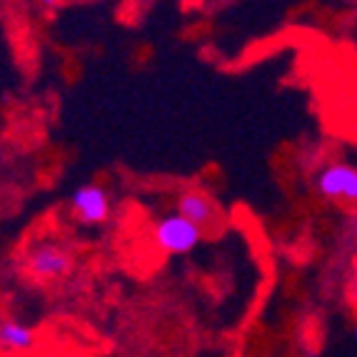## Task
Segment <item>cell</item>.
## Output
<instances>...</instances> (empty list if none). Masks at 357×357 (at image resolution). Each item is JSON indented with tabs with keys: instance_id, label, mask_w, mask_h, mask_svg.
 Returning a JSON list of instances; mask_svg holds the SVG:
<instances>
[{
	"instance_id": "cell-6",
	"label": "cell",
	"mask_w": 357,
	"mask_h": 357,
	"mask_svg": "<svg viewBox=\"0 0 357 357\" xmlns=\"http://www.w3.org/2000/svg\"><path fill=\"white\" fill-rule=\"evenodd\" d=\"M38 342V333L20 320L3 317L0 320V347L10 352H28Z\"/></svg>"
},
{
	"instance_id": "cell-7",
	"label": "cell",
	"mask_w": 357,
	"mask_h": 357,
	"mask_svg": "<svg viewBox=\"0 0 357 357\" xmlns=\"http://www.w3.org/2000/svg\"><path fill=\"white\" fill-rule=\"evenodd\" d=\"M60 3H63V0H38V6H40V10L45 13V15H55V13L60 10Z\"/></svg>"
},
{
	"instance_id": "cell-4",
	"label": "cell",
	"mask_w": 357,
	"mask_h": 357,
	"mask_svg": "<svg viewBox=\"0 0 357 357\" xmlns=\"http://www.w3.org/2000/svg\"><path fill=\"white\" fill-rule=\"evenodd\" d=\"M312 188L328 203H357V167L330 162L312 175Z\"/></svg>"
},
{
	"instance_id": "cell-1",
	"label": "cell",
	"mask_w": 357,
	"mask_h": 357,
	"mask_svg": "<svg viewBox=\"0 0 357 357\" xmlns=\"http://www.w3.org/2000/svg\"><path fill=\"white\" fill-rule=\"evenodd\" d=\"M23 268L36 282H60L73 273L75 257L58 240H36L25 250Z\"/></svg>"
},
{
	"instance_id": "cell-5",
	"label": "cell",
	"mask_w": 357,
	"mask_h": 357,
	"mask_svg": "<svg viewBox=\"0 0 357 357\" xmlns=\"http://www.w3.org/2000/svg\"><path fill=\"white\" fill-rule=\"evenodd\" d=\"M175 213H180L195 225L205 227L215 220V203L200 190H185L175 200Z\"/></svg>"
},
{
	"instance_id": "cell-2",
	"label": "cell",
	"mask_w": 357,
	"mask_h": 357,
	"mask_svg": "<svg viewBox=\"0 0 357 357\" xmlns=\"http://www.w3.org/2000/svg\"><path fill=\"white\" fill-rule=\"evenodd\" d=\"M200 243H203V227L180 213L162 215L153 227V245L165 255H188Z\"/></svg>"
},
{
	"instance_id": "cell-3",
	"label": "cell",
	"mask_w": 357,
	"mask_h": 357,
	"mask_svg": "<svg viewBox=\"0 0 357 357\" xmlns=\"http://www.w3.org/2000/svg\"><path fill=\"white\" fill-rule=\"evenodd\" d=\"M68 208H70V218L77 225L98 227L110 220V215H113V197H110L105 185L85 183L77 185L75 190L70 192Z\"/></svg>"
}]
</instances>
